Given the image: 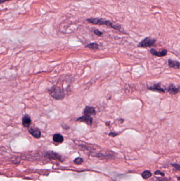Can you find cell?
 Returning <instances> with one entry per match:
<instances>
[{"instance_id":"1","label":"cell","mask_w":180,"mask_h":181,"mask_svg":"<svg viewBox=\"0 0 180 181\" xmlns=\"http://www.w3.org/2000/svg\"><path fill=\"white\" fill-rule=\"evenodd\" d=\"M87 21L88 22L94 24V25H106L107 26L112 28L116 30H120V28H121V26L120 25H116L109 20H107L102 19V18H91L88 19Z\"/></svg>"},{"instance_id":"2","label":"cell","mask_w":180,"mask_h":181,"mask_svg":"<svg viewBox=\"0 0 180 181\" xmlns=\"http://www.w3.org/2000/svg\"><path fill=\"white\" fill-rule=\"evenodd\" d=\"M49 93L53 98L57 100H63L65 97V93L63 89L57 86H53L49 90Z\"/></svg>"},{"instance_id":"3","label":"cell","mask_w":180,"mask_h":181,"mask_svg":"<svg viewBox=\"0 0 180 181\" xmlns=\"http://www.w3.org/2000/svg\"><path fill=\"white\" fill-rule=\"evenodd\" d=\"M155 39H152L150 37H147L143 40L139 45V47L142 48L150 47L155 42Z\"/></svg>"},{"instance_id":"4","label":"cell","mask_w":180,"mask_h":181,"mask_svg":"<svg viewBox=\"0 0 180 181\" xmlns=\"http://www.w3.org/2000/svg\"><path fill=\"white\" fill-rule=\"evenodd\" d=\"M46 157L50 159H55L60 161L61 160V157L60 155L53 151H49L46 152Z\"/></svg>"},{"instance_id":"5","label":"cell","mask_w":180,"mask_h":181,"mask_svg":"<svg viewBox=\"0 0 180 181\" xmlns=\"http://www.w3.org/2000/svg\"><path fill=\"white\" fill-rule=\"evenodd\" d=\"M93 118L90 115H82L81 117L78 118L77 120V121H78L85 122L89 126H91V124H93Z\"/></svg>"},{"instance_id":"6","label":"cell","mask_w":180,"mask_h":181,"mask_svg":"<svg viewBox=\"0 0 180 181\" xmlns=\"http://www.w3.org/2000/svg\"><path fill=\"white\" fill-rule=\"evenodd\" d=\"M29 132H30V134H31L34 137L36 138H40V137H41V132L38 128H31L29 129Z\"/></svg>"},{"instance_id":"7","label":"cell","mask_w":180,"mask_h":181,"mask_svg":"<svg viewBox=\"0 0 180 181\" xmlns=\"http://www.w3.org/2000/svg\"><path fill=\"white\" fill-rule=\"evenodd\" d=\"M31 124V119L28 115H25L22 118V124L27 128H29Z\"/></svg>"},{"instance_id":"8","label":"cell","mask_w":180,"mask_h":181,"mask_svg":"<svg viewBox=\"0 0 180 181\" xmlns=\"http://www.w3.org/2000/svg\"><path fill=\"white\" fill-rule=\"evenodd\" d=\"M84 113L85 115H94L96 113L95 109L92 107H86L84 111Z\"/></svg>"},{"instance_id":"9","label":"cell","mask_w":180,"mask_h":181,"mask_svg":"<svg viewBox=\"0 0 180 181\" xmlns=\"http://www.w3.org/2000/svg\"><path fill=\"white\" fill-rule=\"evenodd\" d=\"M150 52H151L152 54L156 56L163 57V56H164L167 55V50L164 49L162 50L161 52H158L156 51L155 50L152 49L150 50Z\"/></svg>"},{"instance_id":"10","label":"cell","mask_w":180,"mask_h":181,"mask_svg":"<svg viewBox=\"0 0 180 181\" xmlns=\"http://www.w3.org/2000/svg\"><path fill=\"white\" fill-rule=\"evenodd\" d=\"M168 63H169V67L174 68V69H179L180 67V63L176 60L169 59Z\"/></svg>"},{"instance_id":"11","label":"cell","mask_w":180,"mask_h":181,"mask_svg":"<svg viewBox=\"0 0 180 181\" xmlns=\"http://www.w3.org/2000/svg\"><path fill=\"white\" fill-rule=\"evenodd\" d=\"M63 137L61 134H56L53 135V140L55 143H62L63 141Z\"/></svg>"},{"instance_id":"12","label":"cell","mask_w":180,"mask_h":181,"mask_svg":"<svg viewBox=\"0 0 180 181\" xmlns=\"http://www.w3.org/2000/svg\"><path fill=\"white\" fill-rule=\"evenodd\" d=\"M168 92H169L171 94H176L179 92V88H176L175 86L173 84L169 85L168 88Z\"/></svg>"},{"instance_id":"13","label":"cell","mask_w":180,"mask_h":181,"mask_svg":"<svg viewBox=\"0 0 180 181\" xmlns=\"http://www.w3.org/2000/svg\"><path fill=\"white\" fill-rule=\"evenodd\" d=\"M149 89L152 90H155V91H158V92H164L165 90H164L163 88L161 87L160 85L159 84H155L153 85L152 86H150L149 88Z\"/></svg>"},{"instance_id":"14","label":"cell","mask_w":180,"mask_h":181,"mask_svg":"<svg viewBox=\"0 0 180 181\" xmlns=\"http://www.w3.org/2000/svg\"><path fill=\"white\" fill-rule=\"evenodd\" d=\"M152 175V174L150 172V170H145L142 174L143 178L144 179H147L150 178Z\"/></svg>"},{"instance_id":"15","label":"cell","mask_w":180,"mask_h":181,"mask_svg":"<svg viewBox=\"0 0 180 181\" xmlns=\"http://www.w3.org/2000/svg\"><path fill=\"white\" fill-rule=\"evenodd\" d=\"M86 47L90 49L97 50L98 49L99 45L97 43H90V44H88Z\"/></svg>"},{"instance_id":"16","label":"cell","mask_w":180,"mask_h":181,"mask_svg":"<svg viewBox=\"0 0 180 181\" xmlns=\"http://www.w3.org/2000/svg\"><path fill=\"white\" fill-rule=\"evenodd\" d=\"M74 163L77 165L82 164V163L83 162V159L80 157H78L74 160Z\"/></svg>"},{"instance_id":"17","label":"cell","mask_w":180,"mask_h":181,"mask_svg":"<svg viewBox=\"0 0 180 181\" xmlns=\"http://www.w3.org/2000/svg\"><path fill=\"white\" fill-rule=\"evenodd\" d=\"M94 33H95L96 35L98 36H101L103 35V33L98 29H95L94 30Z\"/></svg>"},{"instance_id":"18","label":"cell","mask_w":180,"mask_h":181,"mask_svg":"<svg viewBox=\"0 0 180 181\" xmlns=\"http://www.w3.org/2000/svg\"><path fill=\"white\" fill-rule=\"evenodd\" d=\"M172 166L176 170H180V165L177 164H173Z\"/></svg>"},{"instance_id":"19","label":"cell","mask_w":180,"mask_h":181,"mask_svg":"<svg viewBox=\"0 0 180 181\" xmlns=\"http://www.w3.org/2000/svg\"><path fill=\"white\" fill-rule=\"evenodd\" d=\"M155 175H161V176H165V174H164V173H163V172H161L160 170H156L155 172Z\"/></svg>"},{"instance_id":"20","label":"cell","mask_w":180,"mask_h":181,"mask_svg":"<svg viewBox=\"0 0 180 181\" xmlns=\"http://www.w3.org/2000/svg\"><path fill=\"white\" fill-rule=\"evenodd\" d=\"M117 134V133H116V132H110L109 134V136H112V137H114L115 136H116Z\"/></svg>"},{"instance_id":"21","label":"cell","mask_w":180,"mask_h":181,"mask_svg":"<svg viewBox=\"0 0 180 181\" xmlns=\"http://www.w3.org/2000/svg\"><path fill=\"white\" fill-rule=\"evenodd\" d=\"M159 181H167V179L165 178H159L158 179Z\"/></svg>"},{"instance_id":"22","label":"cell","mask_w":180,"mask_h":181,"mask_svg":"<svg viewBox=\"0 0 180 181\" xmlns=\"http://www.w3.org/2000/svg\"><path fill=\"white\" fill-rule=\"evenodd\" d=\"M8 1H11V0H0V3H1V4H2L4 2H6Z\"/></svg>"},{"instance_id":"23","label":"cell","mask_w":180,"mask_h":181,"mask_svg":"<svg viewBox=\"0 0 180 181\" xmlns=\"http://www.w3.org/2000/svg\"><path fill=\"white\" fill-rule=\"evenodd\" d=\"M177 180L179 181H180V177H177Z\"/></svg>"}]
</instances>
